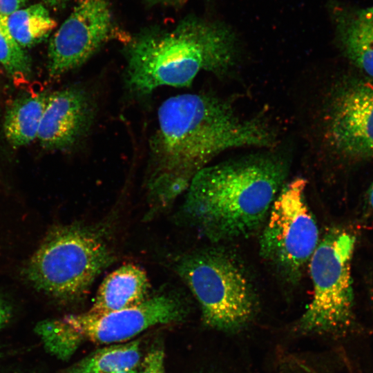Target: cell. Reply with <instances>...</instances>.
<instances>
[{
  "label": "cell",
  "mask_w": 373,
  "mask_h": 373,
  "mask_svg": "<svg viewBox=\"0 0 373 373\" xmlns=\"http://www.w3.org/2000/svg\"><path fill=\"white\" fill-rule=\"evenodd\" d=\"M48 96L46 93L28 94L9 106L4 117L3 131L12 146H23L37 138Z\"/></svg>",
  "instance_id": "obj_13"
},
{
  "label": "cell",
  "mask_w": 373,
  "mask_h": 373,
  "mask_svg": "<svg viewBox=\"0 0 373 373\" xmlns=\"http://www.w3.org/2000/svg\"><path fill=\"white\" fill-rule=\"evenodd\" d=\"M140 373H166L164 351L155 348L148 352L142 361Z\"/></svg>",
  "instance_id": "obj_18"
},
{
  "label": "cell",
  "mask_w": 373,
  "mask_h": 373,
  "mask_svg": "<svg viewBox=\"0 0 373 373\" xmlns=\"http://www.w3.org/2000/svg\"><path fill=\"white\" fill-rule=\"evenodd\" d=\"M149 286L142 269L132 264L121 266L102 281L88 312L104 314L140 305L148 298Z\"/></svg>",
  "instance_id": "obj_12"
},
{
  "label": "cell",
  "mask_w": 373,
  "mask_h": 373,
  "mask_svg": "<svg viewBox=\"0 0 373 373\" xmlns=\"http://www.w3.org/2000/svg\"><path fill=\"white\" fill-rule=\"evenodd\" d=\"M338 32L345 52L350 60L373 77V26L353 13L338 18Z\"/></svg>",
  "instance_id": "obj_15"
},
{
  "label": "cell",
  "mask_w": 373,
  "mask_h": 373,
  "mask_svg": "<svg viewBox=\"0 0 373 373\" xmlns=\"http://www.w3.org/2000/svg\"><path fill=\"white\" fill-rule=\"evenodd\" d=\"M140 355L139 341L104 347L79 361L69 373H115L135 369Z\"/></svg>",
  "instance_id": "obj_16"
},
{
  "label": "cell",
  "mask_w": 373,
  "mask_h": 373,
  "mask_svg": "<svg viewBox=\"0 0 373 373\" xmlns=\"http://www.w3.org/2000/svg\"><path fill=\"white\" fill-rule=\"evenodd\" d=\"M327 141L352 157L373 156V86L356 83L331 99L325 122Z\"/></svg>",
  "instance_id": "obj_10"
},
{
  "label": "cell",
  "mask_w": 373,
  "mask_h": 373,
  "mask_svg": "<svg viewBox=\"0 0 373 373\" xmlns=\"http://www.w3.org/2000/svg\"><path fill=\"white\" fill-rule=\"evenodd\" d=\"M356 239L341 229L329 230L309 262L313 296L296 325L298 332L347 334L354 328L351 262Z\"/></svg>",
  "instance_id": "obj_7"
},
{
  "label": "cell",
  "mask_w": 373,
  "mask_h": 373,
  "mask_svg": "<svg viewBox=\"0 0 373 373\" xmlns=\"http://www.w3.org/2000/svg\"><path fill=\"white\" fill-rule=\"evenodd\" d=\"M94 103L81 88L69 87L48 96L37 139L46 149H64L73 145L90 128Z\"/></svg>",
  "instance_id": "obj_11"
},
{
  "label": "cell",
  "mask_w": 373,
  "mask_h": 373,
  "mask_svg": "<svg viewBox=\"0 0 373 373\" xmlns=\"http://www.w3.org/2000/svg\"><path fill=\"white\" fill-rule=\"evenodd\" d=\"M70 0H41L43 4L50 8H60L68 3Z\"/></svg>",
  "instance_id": "obj_22"
},
{
  "label": "cell",
  "mask_w": 373,
  "mask_h": 373,
  "mask_svg": "<svg viewBox=\"0 0 373 373\" xmlns=\"http://www.w3.org/2000/svg\"><path fill=\"white\" fill-rule=\"evenodd\" d=\"M0 64L17 84L31 76L30 59L10 34L4 16H0Z\"/></svg>",
  "instance_id": "obj_17"
},
{
  "label": "cell",
  "mask_w": 373,
  "mask_h": 373,
  "mask_svg": "<svg viewBox=\"0 0 373 373\" xmlns=\"http://www.w3.org/2000/svg\"><path fill=\"white\" fill-rule=\"evenodd\" d=\"M150 2L164 3L166 5L179 6L186 3L188 0H147Z\"/></svg>",
  "instance_id": "obj_23"
},
{
  "label": "cell",
  "mask_w": 373,
  "mask_h": 373,
  "mask_svg": "<svg viewBox=\"0 0 373 373\" xmlns=\"http://www.w3.org/2000/svg\"><path fill=\"white\" fill-rule=\"evenodd\" d=\"M289 171L287 158L276 152L207 165L191 181L182 216L213 242L247 237L265 224Z\"/></svg>",
  "instance_id": "obj_2"
},
{
  "label": "cell",
  "mask_w": 373,
  "mask_h": 373,
  "mask_svg": "<svg viewBox=\"0 0 373 373\" xmlns=\"http://www.w3.org/2000/svg\"><path fill=\"white\" fill-rule=\"evenodd\" d=\"M185 314L179 298L163 294L129 308L45 321L37 325L36 332L51 354L67 358L85 341L98 344L125 341L151 327L178 322Z\"/></svg>",
  "instance_id": "obj_6"
},
{
  "label": "cell",
  "mask_w": 373,
  "mask_h": 373,
  "mask_svg": "<svg viewBox=\"0 0 373 373\" xmlns=\"http://www.w3.org/2000/svg\"><path fill=\"white\" fill-rule=\"evenodd\" d=\"M353 14L359 19L373 26V6L358 10Z\"/></svg>",
  "instance_id": "obj_21"
},
{
  "label": "cell",
  "mask_w": 373,
  "mask_h": 373,
  "mask_svg": "<svg viewBox=\"0 0 373 373\" xmlns=\"http://www.w3.org/2000/svg\"><path fill=\"white\" fill-rule=\"evenodd\" d=\"M176 268L199 303L207 326L235 332L254 317L257 307L254 287L231 251L221 247L200 249L184 256Z\"/></svg>",
  "instance_id": "obj_4"
},
{
  "label": "cell",
  "mask_w": 373,
  "mask_h": 373,
  "mask_svg": "<svg viewBox=\"0 0 373 373\" xmlns=\"http://www.w3.org/2000/svg\"><path fill=\"white\" fill-rule=\"evenodd\" d=\"M367 202L370 209L373 211V184L367 193Z\"/></svg>",
  "instance_id": "obj_24"
},
{
  "label": "cell",
  "mask_w": 373,
  "mask_h": 373,
  "mask_svg": "<svg viewBox=\"0 0 373 373\" xmlns=\"http://www.w3.org/2000/svg\"><path fill=\"white\" fill-rule=\"evenodd\" d=\"M28 0H0V16H8L25 6Z\"/></svg>",
  "instance_id": "obj_19"
},
{
  "label": "cell",
  "mask_w": 373,
  "mask_h": 373,
  "mask_svg": "<svg viewBox=\"0 0 373 373\" xmlns=\"http://www.w3.org/2000/svg\"><path fill=\"white\" fill-rule=\"evenodd\" d=\"M150 141L149 196L164 207L187 190L193 176L220 153L275 145L273 128L259 117H245L227 99L185 93L166 99L157 111Z\"/></svg>",
  "instance_id": "obj_1"
},
{
  "label": "cell",
  "mask_w": 373,
  "mask_h": 373,
  "mask_svg": "<svg viewBox=\"0 0 373 373\" xmlns=\"http://www.w3.org/2000/svg\"><path fill=\"white\" fill-rule=\"evenodd\" d=\"M113 256L102 233L66 225L46 237L30 258L25 274L37 290L61 300L84 295Z\"/></svg>",
  "instance_id": "obj_5"
},
{
  "label": "cell",
  "mask_w": 373,
  "mask_h": 373,
  "mask_svg": "<svg viewBox=\"0 0 373 373\" xmlns=\"http://www.w3.org/2000/svg\"><path fill=\"white\" fill-rule=\"evenodd\" d=\"M108 0H77L73 11L50 39L47 69L57 77L82 66L117 36Z\"/></svg>",
  "instance_id": "obj_9"
},
{
  "label": "cell",
  "mask_w": 373,
  "mask_h": 373,
  "mask_svg": "<svg viewBox=\"0 0 373 373\" xmlns=\"http://www.w3.org/2000/svg\"><path fill=\"white\" fill-rule=\"evenodd\" d=\"M305 188L306 181L302 178L283 186L271 207L259 240L261 257L291 284L300 280L320 242Z\"/></svg>",
  "instance_id": "obj_8"
},
{
  "label": "cell",
  "mask_w": 373,
  "mask_h": 373,
  "mask_svg": "<svg viewBox=\"0 0 373 373\" xmlns=\"http://www.w3.org/2000/svg\"><path fill=\"white\" fill-rule=\"evenodd\" d=\"M11 315L12 310L10 305L0 297V329L10 321Z\"/></svg>",
  "instance_id": "obj_20"
},
{
  "label": "cell",
  "mask_w": 373,
  "mask_h": 373,
  "mask_svg": "<svg viewBox=\"0 0 373 373\" xmlns=\"http://www.w3.org/2000/svg\"><path fill=\"white\" fill-rule=\"evenodd\" d=\"M4 19L10 34L23 49L46 39L57 26L43 3L20 8Z\"/></svg>",
  "instance_id": "obj_14"
},
{
  "label": "cell",
  "mask_w": 373,
  "mask_h": 373,
  "mask_svg": "<svg viewBox=\"0 0 373 373\" xmlns=\"http://www.w3.org/2000/svg\"><path fill=\"white\" fill-rule=\"evenodd\" d=\"M115 373H137V371L135 370V369H131V370H122V371L116 372Z\"/></svg>",
  "instance_id": "obj_25"
},
{
  "label": "cell",
  "mask_w": 373,
  "mask_h": 373,
  "mask_svg": "<svg viewBox=\"0 0 373 373\" xmlns=\"http://www.w3.org/2000/svg\"><path fill=\"white\" fill-rule=\"evenodd\" d=\"M124 54L126 85L140 95L163 86H189L201 71L226 75L238 61L229 30L194 19L138 34L127 41Z\"/></svg>",
  "instance_id": "obj_3"
}]
</instances>
